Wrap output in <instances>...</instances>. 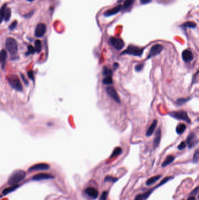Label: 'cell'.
I'll use <instances>...</instances> for the list:
<instances>
[{
    "label": "cell",
    "mask_w": 199,
    "mask_h": 200,
    "mask_svg": "<svg viewBox=\"0 0 199 200\" xmlns=\"http://www.w3.org/2000/svg\"><path fill=\"white\" fill-rule=\"evenodd\" d=\"M26 176V172L22 170H15L10 175L8 180V184L11 186L17 185L19 183L24 180Z\"/></svg>",
    "instance_id": "obj_1"
},
{
    "label": "cell",
    "mask_w": 199,
    "mask_h": 200,
    "mask_svg": "<svg viewBox=\"0 0 199 200\" xmlns=\"http://www.w3.org/2000/svg\"><path fill=\"white\" fill-rule=\"evenodd\" d=\"M144 52V49L140 48L137 46L130 45L124 52H122L121 54H129L137 57H141Z\"/></svg>",
    "instance_id": "obj_2"
},
{
    "label": "cell",
    "mask_w": 199,
    "mask_h": 200,
    "mask_svg": "<svg viewBox=\"0 0 199 200\" xmlns=\"http://www.w3.org/2000/svg\"><path fill=\"white\" fill-rule=\"evenodd\" d=\"M8 81L9 85L11 86L16 91H22V85L20 83V80L18 77L16 75H11L8 77Z\"/></svg>",
    "instance_id": "obj_3"
},
{
    "label": "cell",
    "mask_w": 199,
    "mask_h": 200,
    "mask_svg": "<svg viewBox=\"0 0 199 200\" xmlns=\"http://www.w3.org/2000/svg\"><path fill=\"white\" fill-rule=\"evenodd\" d=\"M6 48L12 55L15 54L18 52V43L12 37H8L5 42Z\"/></svg>",
    "instance_id": "obj_4"
},
{
    "label": "cell",
    "mask_w": 199,
    "mask_h": 200,
    "mask_svg": "<svg viewBox=\"0 0 199 200\" xmlns=\"http://www.w3.org/2000/svg\"><path fill=\"white\" fill-rule=\"evenodd\" d=\"M169 115L178 120L185 121L188 123H190V119L188 117L187 113L185 111H173L169 113Z\"/></svg>",
    "instance_id": "obj_5"
},
{
    "label": "cell",
    "mask_w": 199,
    "mask_h": 200,
    "mask_svg": "<svg viewBox=\"0 0 199 200\" xmlns=\"http://www.w3.org/2000/svg\"><path fill=\"white\" fill-rule=\"evenodd\" d=\"M163 49H164L163 46L161 45H159V44H156V45H155L152 46L150 50L149 54H148L147 57V59H150L153 58V57L158 55V54L162 51Z\"/></svg>",
    "instance_id": "obj_6"
},
{
    "label": "cell",
    "mask_w": 199,
    "mask_h": 200,
    "mask_svg": "<svg viewBox=\"0 0 199 200\" xmlns=\"http://www.w3.org/2000/svg\"><path fill=\"white\" fill-rule=\"evenodd\" d=\"M110 42L113 47L117 50H120L123 49L124 46V43L123 41L120 38L112 37L110 38Z\"/></svg>",
    "instance_id": "obj_7"
},
{
    "label": "cell",
    "mask_w": 199,
    "mask_h": 200,
    "mask_svg": "<svg viewBox=\"0 0 199 200\" xmlns=\"http://www.w3.org/2000/svg\"><path fill=\"white\" fill-rule=\"evenodd\" d=\"M189 149H192L198 144V138L194 133H191L188 135L186 140Z\"/></svg>",
    "instance_id": "obj_8"
},
{
    "label": "cell",
    "mask_w": 199,
    "mask_h": 200,
    "mask_svg": "<svg viewBox=\"0 0 199 200\" xmlns=\"http://www.w3.org/2000/svg\"><path fill=\"white\" fill-rule=\"evenodd\" d=\"M46 32V26L45 24L40 23L37 25L35 29V35L37 37H43Z\"/></svg>",
    "instance_id": "obj_9"
},
{
    "label": "cell",
    "mask_w": 199,
    "mask_h": 200,
    "mask_svg": "<svg viewBox=\"0 0 199 200\" xmlns=\"http://www.w3.org/2000/svg\"><path fill=\"white\" fill-rule=\"evenodd\" d=\"M106 91L109 96L113 99V100H114L117 103H120V98H119L116 90L112 86H108L106 88Z\"/></svg>",
    "instance_id": "obj_10"
},
{
    "label": "cell",
    "mask_w": 199,
    "mask_h": 200,
    "mask_svg": "<svg viewBox=\"0 0 199 200\" xmlns=\"http://www.w3.org/2000/svg\"><path fill=\"white\" fill-rule=\"evenodd\" d=\"M50 168V166L46 163H37L32 166L29 168V171H40V170H47Z\"/></svg>",
    "instance_id": "obj_11"
},
{
    "label": "cell",
    "mask_w": 199,
    "mask_h": 200,
    "mask_svg": "<svg viewBox=\"0 0 199 200\" xmlns=\"http://www.w3.org/2000/svg\"><path fill=\"white\" fill-rule=\"evenodd\" d=\"M84 192L86 194L93 199H96L98 197V195H99V193H98V190H96L93 187H88V188H86L84 190Z\"/></svg>",
    "instance_id": "obj_12"
},
{
    "label": "cell",
    "mask_w": 199,
    "mask_h": 200,
    "mask_svg": "<svg viewBox=\"0 0 199 200\" xmlns=\"http://www.w3.org/2000/svg\"><path fill=\"white\" fill-rule=\"evenodd\" d=\"M54 176L51 174L47 173H39L36 174L33 177V180L35 181H41L44 180H50L54 178Z\"/></svg>",
    "instance_id": "obj_13"
},
{
    "label": "cell",
    "mask_w": 199,
    "mask_h": 200,
    "mask_svg": "<svg viewBox=\"0 0 199 200\" xmlns=\"http://www.w3.org/2000/svg\"><path fill=\"white\" fill-rule=\"evenodd\" d=\"M182 57L183 61L186 63L190 62L193 59V55L192 52L189 50H185L182 52Z\"/></svg>",
    "instance_id": "obj_14"
},
{
    "label": "cell",
    "mask_w": 199,
    "mask_h": 200,
    "mask_svg": "<svg viewBox=\"0 0 199 200\" xmlns=\"http://www.w3.org/2000/svg\"><path fill=\"white\" fill-rule=\"evenodd\" d=\"M122 9V6L121 5H117V7H114L111 9H109L104 12V16H110L113 15L114 14L118 13L119 11H120L121 9Z\"/></svg>",
    "instance_id": "obj_15"
},
{
    "label": "cell",
    "mask_w": 199,
    "mask_h": 200,
    "mask_svg": "<svg viewBox=\"0 0 199 200\" xmlns=\"http://www.w3.org/2000/svg\"><path fill=\"white\" fill-rule=\"evenodd\" d=\"M161 139V129H158L155 133V135L154 139V148H156L160 144Z\"/></svg>",
    "instance_id": "obj_16"
},
{
    "label": "cell",
    "mask_w": 199,
    "mask_h": 200,
    "mask_svg": "<svg viewBox=\"0 0 199 200\" xmlns=\"http://www.w3.org/2000/svg\"><path fill=\"white\" fill-rule=\"evenodd\" d=\"M157 123H158V121H157L156 120H154V121L152 122V124L150 125L149 128H148V129L147 130V131L146 132V136L149 137L152 135V134L154 133V130H155V128L157 126Z\"/></svg>",
    "instance_id": "obj_17"
},
{
    "label": "cell",
    "mask_w": 199,
    "mask_h": 200,
    "mask_svg": "<svg viewBox=\"0 0 199 200\" xmlns=\"http://www.w3.org/2000/svg\"><path fill=\"white\" fill-rule=\"evenodd\" d=\"M8 57V54L7 51L5 49H3L0 52V63L2 64L3 67L4 66Z\"/></svg>",
    "instance_id": "obj_18"
},
{
    "label": "cell",
    "mask_w": 199,
    "mask_h": 200,
    "mask_svg": "<svg viewBox=\"0 0 199 200\" xmlns=\"http://www.w3.org/2000/svg\"><path fill=\"white\" fill-rule=\"evenodd\" d=\"M161 177V175H158V176L152 177L150 178L147 181H146V186H150V185L154 184V183H156Z\"/></svg>",
    "instance_id": "obj_19"
},
{
    "label": "cell",
    "mask_w": 199,
    "mask_h": 200,
    "mask_svg": "<svg viewBox=\"0 0 199 200\" xmlns=\"http://www.w3.org/2000/svg\"><path fill=\"white\" fill-rule=\"evenodd\" d=\"M175 160V157L173 156H168L165 159V160L163 162V163L162 164V167H166L167 165H169V164H171V163L174 161Z\"/></svg>",
    "instance_id": "obj_20"
},
{
    "label": "cell",
    "mask_w": 199,
    "mask_h": 200,
    "mask_svg": "<svg viewBox=\"0 0 199 200\" xmlns=\"http://www.w3.org/2000/svg\"><path fill=\"white\" fill-rule=\"evenodd\" d=\"M186 128V126L184 123H180L177 126L176 129V131L177 134L179 135L182 134L185 131Z\"/></svg>",
    "instance_id": "obj_21"
},
{
    "label": "cell",
    "mask_w": 199,
    "mask_h": 200,
    "mask_svg": "<svg viewBox=\"0 0 199 200\" xmlns=\"http://www.w3.org/2000/svg\"><path fill=\"white\" fill-rule=\"evenodd\" d=\"M7 4H5L2 6L1 8H0V24H1V23L2 22V21H3V20L4 18V15H5L6 9L7 8Z\"/></svg>",
    "instance_id": "obj_22"
},
{
    "label": "cell",
    "mask_w": 199,
    "mask_h": 200,
    "mask_svg": "<svg viewBox=\"0 0 199 200\" xmlns=\"http://www.w3.org/2000/svg\"><path fill=\"white\" fill-rule=\"evenodd\" d=\"M19 187V185H14L12 187H10L9 188H5V189H4L3 194L4 195H7L8 194H9L10 193H11L12 191H13L14 190H15L16 188H18Z\"/></svg>",
    "instance_id": "obj_23"
},
{
    "label": "cell",
    "mask_w": 199,
    "mask_h": 200,
    "mask_svg": "<svg viewBox=\"0 0 199 200\" xmlns=\"http://www.w3.org/2000/svg\"><path fill=\"white\" fill-rule=\"evenodd\" d=\"M121 153H122V149H121V148L120 147H117L114 149L113 151L112 155H111V156H110V158L112 159V158L116 157L118 155H120Z\"/></svg>",
    "instance_id": "obj_24"
},
{
    "label": "cell",
    "mask_w": 199,
    "mask_h": 200,
    "mask_svg": "<svg viewBox=\"0 0 199 200\" xmlns=\"http://www.w3.org/2000/svg\"><path fill=\"white\" fill-rule=\"evenodd\" d=\"M102 83H103V84H104V85H109L110 84H112L113 79H112V75L106 76L103 79Z\"/></svg>",
    "instance_id": "obj_25"
},
{
    "label": "cell",
    "mask_w": 199,
    "mask_h": 200,
    "mask_svg": "<svg viewBox=\"0 0 199 200\" xmlns=\"http://www.w3.org/2000/svg\"><path fill=\"white\" fill-rule=\"evenodd\" d=\"M35 51H36L37 53H39L41 51V42L40 40H36L35 41Z\"/></svg>",
    "instance_id": "obj_26"
},
{
    "label": "cell",
    "mask_w": 199,
    "mask_h": 200,
    "mask_svg": "<svg viewBox=\"0 0 199 200\" xmlns=\"http://www.w3.org/2000/svg\"><path fill=\"white\" fill-rule=\"evenodd\" d=\"M134 1V0H125L124 1V5H123V9H127L129 8L130 7L132 4H133Z\"/></svg>",
    "instance_id": "obj_27"
},
{
    "label": "cell",
    "mask_w": 199,
    "mask_h": 200,
    "mask_svg": "<svg viewBox=\"0 0 199 200\" xmlns=\"http://www.w3.org/2000/svg\"><path fill=\"white\" fill-rule=\"evenodd\" d=\"M103 75L104 76H109V75H112V70L108 68L107 67H104L103 69Z\"/></svg>",
    "instance_id": "obj_28"
},
{
    "label": "cell",
    "mask_w": 199,
    "mask_h": 200,
    "mask_svg": "<svg viewBox=\"0 0 199 200\" xmlns=\"http://www.w3.org/2000/svg\"><path fill=\"white\" fill-rule=\"evenodd\" d=\"M11 9L9 8H7L5 12V15H4V20H5L6 21H9L10 19V17H11Z\"/></svg>",
    "instance_id": "obj_29"
},
{
    "label": "cell",
    "mask_w": 199,
    "mask_h": 200,
    "mask_svg": "<svg viewBox=\"0 0 199 200\" xmlns=\"http://www.w3.org/2000/svg\"><path fill=\"white\" fill-rule=\"evenodd\" d=\"M118 180V179L113 177L112 176H106L105 178H104V182H116Z\"/></svg>",
    "instance_id": "obj_30"
},
{
    "label": "cell",
    "mask_w": 199,
    "mask_h": 200,
    "mask_svg": "<svg viewBox=\"0 0 199 200\" xmlns=\"http://www.w3.org/2000/svg\"><path fill=\"white\" fill-rule=\"evenodd\" d=\"M198 156H199V151L198 149H197L195 152L194 153L193 157V162L194 163H197L198 161Z\"/></svg>",
    "instance_id": "obj_31"
},
{
    "label": "cell",
    "mask_w": 199,
    "mask_h": 200,
    "mask_svg": "<svg viewBox=\"0 0 199 200\" xmlns=\"http://www.w3.org/2000/svg\"><path fill=\"white\" fill-rule=\"evenodd\" d=\"M190 98H179V99H178V100H177V102L176 103L178 105H183L184 104H185L186 102H187L188 101L190 100Z\"/></svg>",
    "instance_id": "obj_32"
},
{
    "label": "cell",
    "mask_w": 199,
    "mask_h": 200,
    "mask_svg": "<svg viewBox=\"0 0 199 200\" xmlns=\"http://www.w3.org/2000/svg\"><path fill=\"white\" fill-rule=\"evenodd\" d=\"M184 26L188 27L189 28H195L196 26V24L193 22H187L184 24Z\"/></svg>",
    "instance_id": "obj_33"
},
{
    "label": "cell",
    "mask_w": 199,
    "mask_h": 200,
    "mask_svg": "<svg viewBox=\"0 0 199 200\" xmlns=\"http://www.w3.org/2000/svg\"><path fill=\"white\" fill-rule=\"evenodd\" d=\"M18 24V21H14L12 22V24L9 25V29L10 30H14V29L16 28Z\"/></svg>",
    "instance_id": "obj_34"
},
{
    "label": "cell",
    "mask_w": 199,
    "mask_h": 200,
    "mask_svg": "<svg viewBox=\"0 0 199 200\" xmlns=\"http://www.w3.org/2000/svg\"><path fill=\"white\" fill-rule=\"evenodd\" d=\"M108 192L107 191H104L103 193H102L101 197L100 198V200H106L107 199V197H108Z\"/></svg>",
    "instance_id": "obj_35"
},
{
    "label": "cell",
    "mask_w": 199,
    "mask_h": 200,
    "mask_svg": "<svg viewBox=\"0 0 199 200\" xmlns=\"http://www.w3.org/2000/svg\"><path fill=\"white\" fill-rule=\"evenodd\" d=\"M143 67H144V64H137V66L135 67V70L136 71H138V72H139V71H141L142 70V69H143Z\"/></svg>",
    "instance_id": "obj_36"
},
{
    "label": "cell",
    "mask_w": 199,
    "mask_h": 200,
    "mask_svg": "<svg viewBox=\"0 0 199 200\" xmlns=\"http://www.w3.org/2000/svg\"><path fill=\"white\" fill-rule=\"evenodd\" d=\"M28 53H28L29 54H33L35 52V48L33 47L32 46H29L28 47Z\"/></svg>",
    "instance_id": "obj_37"
},
{
    "label": "cell",
    "mask_w": 199,
    "mask_h": 200,
    "mask_svg": "<svg viewBox=\"0 0 199 200\" xmlns=\"http://www.w3.org/2000/svg\"><path fill=\"white\" fill-rule=\"evenodd\" d=\"M186 146V143L185 142H182L179 144V145L177 147V148L179 150H183V149L185 148Z\"/></svg>",
    "instance_id": "obj_38"
},
{
    "label": "cell",
    "mask_w": 199,
    "mask_h": 200,
    "mask_svg": "<svg viewBox=\"0 0 199 200\" xmlns=\"http://www.w3.org/2000/svg\"><path fill=\"white\" fill-rule=\"evenodd\" d=\"M198 187H197L195 188V189H194L193 191H192V192L190 193V195H193V196H195L196 194L198 193Z\"/></svg>",
    "instance_id": "obj_39"
},
{
    "label": "cell",
    "mask_w": 199,
    "mask_h": 200,
    "mask_svg": "<svg viewBox=\"0 0 199 200\" xmlns=\"http://www.w3.org/2000/svg\"><path fill=\"white\" fill-rule=\"evenodd\" d=\"M28 75L30 79H32V80H34V75H33V73L32 71H28Z\"/></svg>",
    "instance_id": "obj_40"
},
{
    "label": "cell",
    "mask_w": 199,
    "mask_h": 200,
    "mask_svg": "<svg viewBox=\"0 0 199 200\" xmlns=\"http://www.w3.org/2000/svg\"><path fill=\"white\" fill-rule=\"evenodd\" d=\"M152 0H140V2L142 4H146L148 3H150V2H151Z\"/></svg>",
    "instance_id": "obj_41"
},
{
    "label": "cell",
    "mask_w": 199,
    "mask_h": 200,
    "mask_svg": "<svg viewBox=\"0 0 199 200\" xmlns=\"http://www.w3.org/2000/svg\"><path fill=\"white\" fill-rule=\"evenodd\" d=\"M134 200H144L143 198H142L141 194H139L136 196Z\"/></svg>",
    "instance_id": "obj_42"
},
{
    "label": "cell",
    "mask_w": 199,
    "mask_h": 200,
    "mask_svg": "<svg viewBox=\"0 0 199 200\" xmlns=\"http://www.w3.org/2000/svg\"><path fill=\"white\" fill-rule=\"evenodd\" d=\"M33 12H34V11H32V12H30V13H29L28 15H25V17H26V18H30V16H32V15H33Z\"/></svg>",
    "instance_id": "obj_43"
},
{
    "label": "cell",
    "mask_w": 199,
    "mask_h": 200,
    "mask_svg": "<svg viewBox=\"0 0 199 200\" xmlns=\"http://www.w3.org/2000/svg\"><path fill=\"white\" fill-rule=\"evenodd\" d=\"M187 200H196V198H195V196H190L188 197V198L187 199Z\"/></svg>",
    "instance_id": "obj_44"
},
{
    "label": "cell",
    "mask_w": 199,
    "mask_h": 200,
    "mask_svg": "<svg viewBox=\"0 0 199 200\" xmlns=\"http://www.w3.org/2000/svg\"><path fill=\"white\" fill-rule=\"evenodd\" d=\"M28 1H33V0H28Z\"/></svg>",
    "instance_id": "obj_45"
}]
</instances>
